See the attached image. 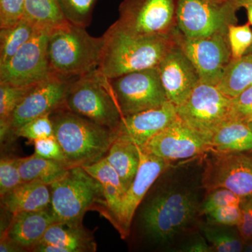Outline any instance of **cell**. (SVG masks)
<instances>
[{
	"label": "cell",
	"instance_id": "6da1fadb",
	"mask_svg": "<svg viewBox=\"0 0 252 252\" xmlns=\"http://www.w3.org/2000/svg\"><path fill=\"white\" fill-rule=\"evenodd\" d=\"M170 36H137L126 32L117 22L104 33V44L97 72L107 79L157 67L176 44Z\"/></svg>",
	"mask_w": 252,
	"mask_h": 252
},
{
	"label": "cell",
	"instance_id": "7a4b0ae2",
	"mask_svg": "<svg viewBox=\"0 0 252 252\" xmlns=\"http://www.w3.org/2000/svg\"><path fill=\"white\" fill-rule=\"evenodd\" d=\"M51 119L69 167L86 166L103 158L117 137L112 129L65 107L51 114Z\"/></svg>",
	"mask_w": 252,
	"mask_h": 252
},
{
	"label": "cell",
	"instance_id": "3957f363",
	"mask_svg": "<svg viewBox=\"0 0 252 252\" xmlns=\"http://www.w3.org/2000/svg\"><path fill=\"white\" fill-rule=\"evenodd\" d=\"M103 36H91L86 28L67 23L49 32L47 58L50 72L76 78L98 67L103 49Z\"/></svg>",
	"mask_w": 252,
	"mask_h": 252
},
{
	"label": "cell",
	"instance_id": "277c9868",
	"mask_svg": "<svg viewBox=\"0 0 252 252\" xmlns=\"http://www.w3.org/2000/svg\"><path fill=\"white\" fill-rule=\"evenodd\" d=\"M51 209L58 222L81 226L91 210L103 212L105 199L100 183L82 167H73L61 180L50 185Z\"/></svg>",
	"mask_w": 252,
	"mask_h": 252
},
{
	"label": "cell",
	"instance_id": "5b68a950",
	"mask_svg": "<svg viewBox=\"0 0 252 252\" xmlns=\"http://www.w3.org/2000/svg\"><path fill=\"white\" fill-rule=\"evenodd\" d=\"M199 207L194 194L170 190L157 195L146 206L142 216L145 233L154 241H171L189 226Z\"/></svg>",
	"mask_w": 252,
	"mask_h": 252
},
{
	"label": "cell",
	"instance_id": "8992f818",
	"mask_svg": "<svg viewBox=\"0 0 252 252\" xmlns=\"http://www.w3.org/2000/svg\"><path fill=\"white\" fill-rule=\"evenodd\" d=\"M64 107L114 131L123 117L108 79L97 69L72 81L66 94Z\"/></svg>",
	"mask_w": 252,
	"mask_h": 252
},
{
	"label": "cell",
	"instance_id": "52a82bcc",
	"mask_svg": "<svg viewBox=\"0 0 252 252\" xmlns=\"http://www.w3.org/2000/svg\"><path fill=\"white\" fill-rule=\"evenodd\" d=\"M175 108L179 119L210 145L214 132L230 120L231 99L216 86L200 81L185 102Z\"/></svg>",
	"mask_w": 252,
	"mask_h": 252
},
{
	"label": "cell",
	"instance_id": "ba28073f",
	"mask_svg": "<svg viewBox=\"0 0 252 252\" xmlns=\"http://www.w3.org/2000/svg\"><path fill=\"white\" fill-rule=\"evenodd\" d=\"M238 9L233 0H178L177 29L189 39L227 33Z\"/></svg>",
	"mask_w": 252,
	"mask_h": 252
},
{
	"label": "cell",
	"instance_id": "9c48e42d",
	"mask_svg": "<svg viewBox=\"0 0 252 252\" xmlns=\"http://www.w3.org/2000/svg\"><path fill=\"white\" fill-rule=\"evenodd\" d=\"M178 0H123L116 22L137 36H170L177 30Z\"/></svg>",
	"mask_w": 252,
	"mask_h": 252
},
{
	"label": "cell",
	"instance_id": "30bf717a",
	"mask_svg": "<svg viewBox=\"0 0 252 252\" xmlns=\"http://www.w3.org/2000/svg\"><path fill=\"white\" fill-rule=\"evenodd\" d=\"M107 79L123 117L157 108L169 101L158 67Z\"/></svg>",
	"mask_w": 252,
	"mask_h": 252
},
{
	"label": "cell",
	"instance_id": "8fae6325",
	"mask_svg": "<svg viewBox=\"0 0 252 252\" xmlns=\"http://www.w3.org/2000/svg\"><path fill=\"white\" fill-rule=\"evenodd\" d=\"M175 36L177 45L195 66L200 81L210 85H218L233 59L228 32L189 39L177 29Z\"/></svg>",
	"mask_w": 252,
	"mask_h": 252
},
{
	"label": "cell",
	"instance_id": "7c38bea8",
	"mask_svg": "<svg viewBox=\"0 0 252 252\" xmlns=\"http://www.w3.org/2000/svg\"><path fill=\"white\" fill-rule=\"evenodd\" d=\"M213 152L203 174V185L207 191L224 188L241 198L252 195V151Z\"/></svg>",
	"mask_w": 252,
	"mask_h": 252
},
{
	"label": "cell",
	"instance_id": "4fadbf2b",
	"mask_svg": "<svg viewBox=\"0 0 252 252\" xmlns=\"http://www.w3.org/2000/svg\"><path fill=\"white\" fill-rule=\"evenodd\" d=\"M74 79L51 72L34 84L14 111L9 136H13L14 131L26 123L64 107L68 89Z\"/></svg>",
	"mask_w": 252,
	"mask_h": 252
},
{
	"label": "cell",
	"instance_id": "5bb4252c",
	"mask_svg": "<svg viewBox=\"0 0 252 252\" xmlns=\"http://www.w3.org/2000/svg\"><path fill=\"white\" fill-rule=\"evenodd\" d=\"M49 32H38L7 63L0 65V83L31 85L49 75L51 72L47 58Z\"/></svg>",
	"mask_w": 252,
	"mask_h": 252
},
{
	"label": "cell",
	"instance_id": "9a60e30c",
	"mask_svg": "<svg viewBox=\"0 0 252 252\" xmlns=\"http://www.w3.org/2000/svg\"><path fill=\"white\" fill-rule=\"evenodd\" d=\"M140 148V163L130 187L123 196L117 213L111 223L126 238L130 232L131 223L137 207L159 175L169 165V161Z\"/></svg>",
	"mask_w": 252,
	"mask_h": 252
},
{
	"label": "cell",
	"instance_id": "2e32d148",
	"mask_svg": "<svg viewBox=\"0 0 252 252\" xmlns=\"http://www.w3.org/2000/svg\"><path fill=\"white\" fill-rule=\"evenodd\" d=\"M140 147L169 162L189 158L211 151L206 141L179 117Z\"/></svg>",
	"mask_w": 252,
	"mask_h": 252
},
{
	"label": "cell",
	"instance_id": "e0dca14e",
	"mask_svg": "<svg viewBox=\"0 0 252 252\" xmlns=\"http://www.w3.org/2000/svg\"><path fill=\"white\" fill-rule=\"evenodd\" d=\"M157 67L167 99L175 107L185 102L200 81L195 66L177 43Z\"/></svg>",
	"mask_w": 252,
	"mask_h": 252
},
{
	"label": "cell",
	"instance_id": "ac0fdd59",
	"mask_svg": "<svg viewBox=\"0 0 252 252\" xmlns=\"http://www.w3.org/2000/svg\"><path fill=\"white\" fill-rule=\"evenodd\" d=\"M177 118L175 106L168 101L157 108L123 117L114 132L117 137L142 147Z\"/></svg>",
	"mask_w": 252,
	"mask_h": 252
},
{
	"label": "cell",
	"instance_id": "d6986e66",
	"mask_svg": "<svg viewBox=\"0 0 252 252\" xmlns=\"http://www.w3.org/2000/svg\"><path fill=\"white\" fill-rule=\"evenodd\" d=\"M56 222L51 207L39 211L19 212L12 215L9 225L1 237L9 239L23 252L32 251L48 228Z\"/></svg>",
	"mask_w": 252,
	"mask_h": 252
},
{
	"label": "cell",
	"instance_id": "ffe728a7",
	"mask_svg": "<svg viewBox=\"0 0 252 252\" xmlns=\"http://www.w3.org/2000/svg\"><path fill=\"white\" fill-rule=\"evenodd\" d=\"M97 250L92 233L81 226L56 222L48 228L32 252H93Z\"/></svg>",
	"mask_w": 252,
	"mask_h": 252
},
{
	"label": "cell",
	"instance_id": "44dd1931",
	"mask_svg": "<svg viewBox=\"0 0 252 252\" xmlns=\"http://www.w3.org/2000/svg\"><path fill=\"white\" fill-rule=\"evenodd\" d=\"M1 205L11 215L39 211L51 207L50 186L39 182H23L1 197Z\"/></svg>",
	"mask_w": 252,
	"mask_h": 252
},
{
	"label": "cell",
	"instance_id": "7402d4cb",
	"mask_svg": "<svg viewBox=\"0 0 252 252\" xmlns=\"http://www.w3.org/2000/svg\"><path fill=\"white\" fill-rule=\"evenodd\" d=\"M105 158L119 174L126 193L140 166V148L131 141L116 137Z\"/></svg>",
	"mask_w": 252,
	"mask_h": 252
},
{
	"label": "cell",
	"instance_id": "603a6c76",
	"mask_svg": "<svg viewBox=\"0 0 252 252\" xmlns=\"http://www.w3.org/2000/svg\"><path fill=\"white\" fill-rule=\"evenodd\" d=\"M210 146L220 153L252 151V132L245 123L228 120L214 132Z\"/></svg>",
	"mask_w": 252,
	"mask_h": 252
},
{
	"label": "cell",
	"instance_id": "cb8c5ba5",
	"mask_svg": "<svg viewBox=\"0 0 252 252\" xmlns=\"http://www.w3.org/2000/svg\"><path fill=\"white\" fill-rule=\"evenodd\" d=\"M18 165L23 182H39L51 185L63 178L70 167L63 162L38 157L18 158Z\"/></svg>",
	"mask_w": 252,
	"mask_h": 252
},
{
	"label": "cell",
	"instance_id": "d4e9b609",
	"mask_svg": "<svg viewBox=\"0 0 252 252\" xmlns=\"http://www.w3.org/2000/svg\"><path fill=\"white\" fill-rule=\"evenodd\" d=\"M252 86V54L232 59L217 87L230 99Z\"/></svg>",
	"mask_w": 252,
	"mask_h": 252
},
{
	"label": "cell",
	"instance_id": "484cf974",
	"mask_svg": "<svg viewBox=\"0 0 252 252\" xmlns=\"http://www.w3.org/2000/svg\"><path fill=\"white\" fill-rule=\"evenodd\" d=\"M23 18L48 32L68 23L56 0H25Z\"/></svg>",
	"mask_w": 252,
	"mask_h": 252
},
{
	"label": "cell",
	"instance_id": "4316f807",
	"mask_svg": "<svg viewBox=\"0 0 252 252\" xmlns=\"http://www.w3.org/2000/svg\"><path fill=\"white\" fill-rule=\"evenodd\" d=\"M40 31L24 18L12 26L0 28V65L7 63Z\"/></svg>",
	"mask_w": 252,
	"mask_h": 252
},
{
	"label": "cell",
	"instance_id": "83f0119b",
	"mask_svg": "<svg viewBox=\"0 0 252 252\" xmlns=\"http://www.w3.org/2000/svg\"><path fill=\"white\" fill-rule=\"evenodd\" d=\"M34 84L16 86L0 83V137L1 142L9 137L10 123L16 107Z\"/></svg>",
	"mask_w": 252,
	"mask_h": 252
},
{
	"label": "cell",
	"instance_id": "f1b7e54d",
	"mask_svg": "<svg viewBox=\"0 0 252 252\" xmlns=\"http://www.w3.org/2000/svg\"><path fill=\"white\" fill-rule=\"evenodd\" d=\"M233 227L207 225L204 228L205 239L213 252H240L243 251L244 241Z\"/></svg>",
	"mask_w": 252,
	"mask_h": 252
},
{
	"label": "cell",
	"instance_id": "f546056e",
	"mask_svg": "<svg viewBox=\"0 0 252 252\" xmlns=\"http://www.w3.org/2000/svg\"><path fill=\"white\" fill-rule=\"evenodd\" d=\"M66 21L74 26L87 28L93 20L98 0H56Z\"/></svg>",
	"mask_w": 252,
	"mask_h": 252
},
{
	"label": "cell",
	"instance_id": "4dcf8cb0",
	"mask_svg": "<svg viewBox=\"0 0 252 252\" xmlns=\"http://www.w3.org/2000/svg\"><path fill=\"white\" fill-rule=\"evenodd\" d=\"M52 135H54V128L51 114L41 116L26 123L13 134L14 137L27 139L32 143L35 140Z\"/></svg>",
	"mask_w": 252,
	"mask_h": 252
},
{
	"label": "cell",
	"instance_id": "1f68e13d",
	"mask_svg": "<svg viewBox=\"0 0 252 252\" xmlns=\"http://www.w3.org/2000/svg\"><path fill=\"white\" fill-rule=\"evenodd\" d=\"M228 42L233 59L243 57L252 45V31L250 24L230 25L228 28Z\"/></svg>",
	"mask_w": 252,
	"mask_h": 252
},
{
	"label": "cell",
	"instance_id": "d6a6232c",
	"mask_svg": "<svg viewBox=\"0 0 252 252\" xmlns=\"http://www.w3.org/2000/svg\"><path fill=\"white\" fill-rule=\"evenodd\" d=\"M242 198L232 190L219 188L209 191L208 195L199 207V215H206L220 207L240 205Z\"/></svg>",
	"mask_w": 252,
	"mask_h": 252
},
{
	"label": "cell",
	"instance_id": "836d02e7",
	"mask_svg": "<svg viewBox=\"0 0 252 252\" xmlns=\"http://www.w3.org/2000/svg\"><path fill=\"white\" fill-rule=\"evenodd\" d=\"M18 165V158H3L0 160V195L23 183Z\"/></svg>",
	"mask_w": 252,
	"mask_h": 252
},
{
	"label": "cell",
	"instance_id": "e575fe53",
	"mask_svg": "<svg viewBox=\"0 0 252 252\" xmlns=\"http://www.w3.org/2000/svg\"><path fill=\"white\" fill-rule=\"evenodd\" d=\"M82 167L89 175L98 181L101 185L114 186L125 193L119 174L105 157L91 165Z\"/></svg>",
	"mask_w": 252,
	"mask_h": 252
},
{
	"label": "cell",
	"instance_id": "d590c367",
	"mask_svg": "<svg viewBox=\"0 0 252 252\" xmlns=\"http://www.w3.org/2000/svg\"><path fill=\"white\" fill-rule=\"evenodd\" d=\"M207 225L237 227L241 221L240 205H230L220 207L205 215Z\"/></svg>",
	"mask_w": 252,
	"mask_h": 252
},
{
	"label": "cell",
	"instance_id": "8d00e7d4",
	"mask_svg": "<svg viewBox=\"0 0 252 252\" xmlns=\"http://www.w3.org/2000/svg\"><path fill=\"white\" fill-rule=\"evenodd\" d=\"M252 119V86L231 99L230 120L247 124Z\"/></svg>",
	"mask_w": 252,
	"mask_h": 252
},
{
	"label": "cell",
	"instance_id": "74e56055",
	"mask_svg": "<svg viewBox=\"0 0 252 252\" xmlns=\"http://www.w3.org/2000/svg\"><path fill=\"white\" fill-rule=\"evenodd\" d=\"M33 144L34 147V154L35 155L63 162L68 165L64 152L55 135L35 140Z\"/></svg>",
	"mask_w": 252,
	"mask_h": 252
},
{
	"label": "cell",
	"instance_id": "f35d334b",
	"mask_svg": "<svg viewBox=\"0 0 252 252\" xmlns=\"http://www.w3.org/2000/svg\"><path fill=\"white\" fill-rule=\"evenodd\" d=\"M25 0H0V28H9L22 19Z\"/></svg>",
	"mask_w": 252,
	"mask_h": 252
},
{
	"label": "cell",
	"instance_id": "ab89813d",
	"mask_svg": "<svg viewBox=\"0 0 252 252\" xmlns=\"http://www.w3.org/2000/svg\"><path fill=\"white\" fill-rule=\"evenodd\" d=\"M240 207L242 218L237 228L244 243L252 241V195L243 197Z\"/></svg>",
	"mask_w": 252,
	"mask_h": 252
},
{
	"label": "cell",
	"instance_id": "60d3db41",
	"mask_svg": "<svg viewBox=\"0 0 252 252\" xmlns=\"http://www.w3.org/2000/svg\"><path fill=\"white\" fill-rule=\"evenodd\" d=\"M182 251L189 252H213L211 245L207 243L205 239L200 238L187 244Z\"/></svg>",
	"mask_w": 252,
	"mask_h": 252
},
{
	"label": "cell",
	"instance_id": "b9f144b4",
	"mask_svg": "<svg viewBox=\"0 0 252 252\" xmlns=\"http://www.w3.org/2000/svg\"><path fill=\"white\" fill-rule=\"evenodd\" d=\"M0 252H23L18 245L13 243L9 239L1 237L0 241Z\"/></svg>",
	"mask_w": 252,
	"mask_h": 252
},
{
	"label": "cell",
	"instance_id": "7bdbcfd3",
	"mask_svg": "<svg viewBox=\"0 0 252 252\" xmlns=\"http://www.w3.org/2000/svg\"><path fill=\"white\" fill-rule=\"evenodd\" d=\"M235 4L240 9L241 7H245L248 4H252V0H233Z\"/></svg>",
	"mask_w": 252,
	"mask_h": 252
},
{
	"label": "cell",
	"instance_id": "ee69618b",
	"mask_svg": "<svg viewBox=\"0 0 252 252\" xmlns=\"http://www.w3.org/2000/svg\"><path fill=\"white\" fill-rule=\"evenodd\" d=\"M245 8L248 12L249 23L252 26V4L247 5Z\"/></svg>",
	"mask_w": 252,
	"mask_h": 252
},
{
	"label": "cell",
	"instance_id": "f6af8a7d",
	"mask_svg": "<svg viewBox=\"0 0 252 252\" xmlns=\"http://www.w3.org/2000/svg\"><path fill=\"white\" fill-rule=\"evenodd\" d=\"M243 251L252 252V241L244 243Z\"/></svg>",
	"mask_w": 252,
	"mask_h": 252
},
{
	"label": "cell",
	"instance_id": "bcb514c9",
	"mask_svg": "<svg viewBox=\"0 0 252 252\" xmlns=\"http://www.w3.org/2000/svg\"><path fill=\"white\" fill-rule=\"evenodd\" d=\"M247 125H248L249 128H250V130H251L252 132V119L251 121H250V122L247 123Z\"/></svg>",
	"mask_w": 252,
	"mask_h": 252
},
{
	"label": "cell",
	"instance_id": "7dc6e473",
	"mask_svg": "<svg viewBox=\"0 0 252 252\" xmlns=\"http://www.w3.org/2000/svg\"><path fill=\"white\" fill-rule=\"evenodd\" d=\"M246 54H252V45L251 47L250 48V49L248 50V51L247 52Z\"/></svg>",
	"mask_w": 252,
	"mask_h": 252
}]
</instances>
